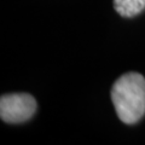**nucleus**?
<instances>
[{
  "instance_id": "obj_1",
  "label": "nucleus",
  "mask_w": 145,
  "mask_h": 145,
  "mask_svg": "<svg viewBox=\"0 0 145 145\" xmlns=\"http://www.w3.org/2000/svg\"><path fill=\"white\" fill-rule=\"evenodd\" d=\"M111 101L119 119L126 125L138 122L145 114V78L139 72H126L111 87Z\"/></svg>"
},
{
  "instance_id": "obj_2",
  "label": "nucleus",
  "mask_w": 145,
  "mask_h": 145,
  "mask_svg": "<svg viewBox=\"0 0 145 145\" xmlns=\"http://www.w3.org/2000/svg\"><path fill=\"white\" fill-rule=\"evenodd\" d=\"M36 101L28 93L3 94L0 98V117L8 123H21L35 114Z\"/></svg>"
},
{
  "instance_id": "obj_3",
  "label": "nucleus",
  "mask_w": 145,
  "mask_h": 145,
  "mask_svg": "<svg viewBox=\"0 0 145 145\" xmlns=\"http://www.w3.org/2000/svg\"><path fill=\"white\" fill-rule=\"evenodd\" d=\"M114 7L123 17H133L145 8V0H114Z\"/></svg>"
}]
</instances>
